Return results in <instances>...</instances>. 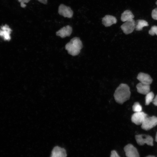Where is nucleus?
Wrapping results in <instances>:
<instances>
[{"instance_id": "nucleus-27", "label": "nucleus", "mask_w": 157, "mask_h": 157, "mask_svg": "<svg viewBox=\"0 0 157 157\" xmlns=\"http://www.w3.org/2000/svg\"><path fill=\"white\" fill-rule=\"evenodd\" d=\"M18 1L19 2H20L21 1H22V0H18Z\"/></svg>"}, {"instance_id": "nucleus-4", "label": "nucleus", "mask_w": 157, "mask_h": 157, "mask_svg": "<svg viewBox=\"0 0 157 157\" xmlns=\"http://www.w3.org/2000/svg\"><path fill=\"white\" fill-rule=\"evenodd\" d=\"M157 125V117L153 116L147 117L141 124V128L145 130H149Z\"/></svg>"}, {"instance_id": "nucleus-14", "label": "nucleus", "mask_w": 157, "mask_h": 157, "mask_svg": "<svg viewBox=\"0 0 157 157\" xmlns=\"http://www.w3.org/2000/svg\"><path fill=\"white\" fill-rule=\"evenodd\" d=\"M137 92L141 94L146 95L150 92L149 85L140 82L136 85Z\"/></svg>"}, {"instance_id": "nucleus-10", "label": "nucleus", "mask_w": 157, "mask_h": 157, "mask_svg": "<svg viewBox=\"0 0 157 157\" xmlns=\"http://www.w3.org/2000/svg\"><path fill=\"white\" fill-rule=\"evenodd\" d=\"M72 29L69 25H67L61 28L56 32L57 35L62 38H64L67 36H69L72 33Z\"/></svg>"}, {"instance_id": "nucleus-8", "label": "nucleus", "mask_w": 157, "mask_h": 157, "mask_svg": "<svg viewBox=\"0 0 157 157\" xmlns=\"http://www.w3.org/2000/svg\"><path fill=\"white\" fill-rule=\"evenodd\" d=\"M124 149L127 157H140L137 149L131 144H128L126 145Z\"/></svg>"}, {"instance_id": "nucleus-23", "label": "nucleus", "mask_w": 157, "mask_h": 157, "mask_svg": "<svg viewBox=\"0 0 157 157\" xmlns=\"http://www.w3.org/2000/svg\"><path fill=\"white\" fill-rule=\"evenodd\" d=\"M152 102L154 105L157 106V95L154 98Z\"/></svg>"}, {"instance_id": "nucleus-28", "label": "nucleus", "mask_w": 157, "mask_h": 157, "mask_svg": "<svg viewBox=\"0 0 157 157\" xmlns=\"http://www.w3.org/2000/svg\"><path fill=\"white\" fill-rule=\"evenodd\" d=\"M156 4L157 5V1L156 2Z\"/></svg>"}, {"instance_id": "nucleus-15", "label": "nucleus", "mask_w": 157, "mask_h": 157, "mask_svg": "<svg viewBox=\"0 0 157 157\" xmlns=\"http://www.w3.org/2000/svg\"><path fill=\"white\" fill-rule=\"evenodd\" d=\"M134 16L130 10H127L124 11L122 14L121 19L123 22L133 19Z\"/></svg>"}, {"instance_id": "nucleus-11", "label": "nucleus", "mask_w": 157, "mask_h": 157, "mask_svg": "<svg viewBox=\"0 0 157 157\" xmlns=\"http://www.w3.org/2000/svg\"><path fill=\"white\" fill-rule=\"evenodd\" d=\"M65 150L58 146L55 147L53 149L50 157H66Z\"/></svg>"}, {"instance_id": "nucleus-1", "label": "nucleus", "mask_w": 157, "mask_h": 157, "mask_svg": "<svg viewBox=\"0 0 157 157\" xmlns=\"http://www.w3.org/2000/svg\"><path fill=\"white\" fill-rule=\"evenodd\" d=\"M131 94L129 86L126 84L121 83L116 89L114 97L117 103L122 104L129 99Z\"/></svg>"}, {"instance_id": "nucleus-21", "label": "nucleus", "mask_w": 157, "mask_h": 157, "mask_svg": "<svg viewBox=\"0 0 157 157\" xmlns=\"http://www.w3.org/2000/svg\"><path fill=\"white\" fill-rule=\"evenodd\" d=\"M110 157H120V156L115 150H113L111 152Z\"/></svg>"}, {"instance_id": "nucleus-24", "label": "nucleus", "mask_w": 157, "mask_h": 157, "mask_svg": "<svg viewBox=\"0 0 157 157\" xmlns=\"http://www.w3.org/2000/svg\"><path fill=\"white\" fill-rule=\"evenodd\" d=\"M38 1L41 3L46 4L47 3V0H38Z\"/></svg>"}, {"instance_id": "nucleus-7", "label": "nucleus", "mask_w": 157, "mask_h": 157, "mask_svg": "<svg viewBox=\"0 0 157 157\" xmlns=\"http://www.w3.org/2000/svg\"><path fill=\"white\" fill-rule=\"evenodd\" d=\"M58 13L64 17L69 18H72L73 14V12L70 7L63 4L59 6Z\"/></svg>"}, {"instance_id": "nucleus-19", "label": "nucleus", "mask_w": 157, "mask_h": 157, "mask_svg": "<svg viewBox=\"0 0 157 157\" xmlns=\"http://www.w3.org/2000/svg\"><path fill=\"white\" fill-rule=\"evenodd\" d=\"M149 33L151 35H154L155 34L157 35V26H152L149 31Z\"/></svg>"}, {"instance_id": "nucleus-3", "label": "nucleus", "mask_w": 157, "mask_h": 157, "mask_svg": "<svg viewBox=\"0 0 157 157\" xmlns=\"http://www.w3.org/2000/svg\"><path fill=\"white\" fill-rule=\"evenodd\" d=\"M136 140L139 145H143L145 144L149 146L153 145V139L151 136L144 134H139L135 136Z\"/></svg>"}, {"instance_id": "nucleus-22", "label": "nucleus", "mask_w": 157, "mask_h": 157, "mask_svg": "<svg viewBox=\"0 0 157 157\" xmlns=\"http://www.w3.org/2000/svg\"><path fill=\"white\" fill-rule=\"evenodd\" d=\"M31 0H22L20 3V6L22 8H25L26 5L25 3H27Z\"/></svg>"}, {"instance_id": "nucleus-18", "label": "nucleus", "mask_w": 157, "mask_h": 157, "mask_svg": "<svg viewBox=\"0 0 157 157\" xmlns=\"http://www.w3.org/2000/svg\"><path fill=\"white\" fill-rule=\"evenodd\" d=\"M142 107L138 102H135L132 106V110L135 112L142 111Z\"/></svg>"}, {"instance_id": "nucleus-16", "label": "nucleus", "mask_w": 157, "mask_h": 157, "mask_svg": "<svg viewBox=\"0 0 157 157\" xmlns=\"http://www.w3.org/2000/svg\"><path fill=\"white\" fill-rule=\"evenodd\" d=\"M148 22L145 20L139 19L135 22V29L137 31H141L143 27L148 26Z\"/></svg>"}, {"instance_id": "nucleus-20", "label": "nucleus", "mask_w": 157, "mask_h": 157, "mask_svg": "<svg viewBox=\"0 0 157 157\" xmlns=\"http://www.w3.org/2000/svg\"><path fill=\"white\" fill-rule=\"evenodd\" d=\"M151 16L154 19L157 20V8L152 10L151 13Z\"/></svg>"}, {"instance_id": "nucleus-17", "label": "nucleus", "mask_w": 157, "mask_h": 157, "mask_svg": "<svg viewBox=\"0 0 157 157\" xmlns=\"http://www.w3.org/2000/svg\"><path fill=\"white\" fill-rule=\"evenodd\" d=\"M154 94L152 92H150L146 95L145 97V104L149 105L152 102L154 98Z\"/></svg>"}, {"instance_id": "nucleus-6", "label": "nucleus", "mask_w": 157, "mask_h": 157, "mask_svg": "<svg viewBox=\"0 0 157 157\" xmlns=\"http://www.w3.org/2000/svg\"><path fill=\"white\" fill-rule=\"evenodd\" d=\"M147 117V115L143 112H135L131 116V120L135 124L139 125L142 124Z\"/></svg>"}, {"instance_id": "nucleus-9", "label": "nucleus", "mask_w": 157, "mask_h": 157, "mask_svg": "<svg viewBox=\"0 0 157 157\" xmlns=\"http://www.w3.org/2000/svg\"><path fill=\"white\" fill-rule=\"evenodd\" d=\"M12 30L7 24L1 26L0 29V36L5 40L9 41L11 39L10 35Z\"/></svg>"}, {"instance_id": "nucleus-13", "label": "nucleus", "mask_w": 157, "mask_h": 157, "mask_svg": "<svg viewBox=\"0 0 157 157\" xmlns=\"http://www.w3.org/2000/svg\"><path fill=\"white\" fill-rule=\"evenodd\" d=\"M137 78L140 82L144 84L150 85L152 81V78L148 74L143 73H140Z\"/></svg>"}, {"instance_id": "nucleus-25", "label": "nucleus", "mask_w": 157, "mask_h": 157, "mask_svg": "<svg viewBox=\"0 0 157 157\" xmlns=\"http://www.w3.org/2000/svg\"><path fill=\"white\" fill-rule=\"evenodd\" d=\"M155 141L157 142V132L156 134V137H155Z\"/></svg>"}, {"instance_id": "nucleus-26", "label": "nucleus", "mask_w": 157, "mask_h": 157, "mask_svg": "<svg viewBox=\"0 0 157 157\" xmlns=\"http://www.w3.org/2000/svg\"><path fill=\"white\" fill-rule=\"evenodd\" d=\"M146 157H155L153 156L149 155V156H146Z\"/></svg>"}, {"instance_id": "nucleus-2", "label": "nucleus", "mask_w": 157, "mask_h": 157, "mask_svg": "<svg viewBox=\"0 0 157 157\" xmlns=\"http://www.w3.org/2000/svg\"><path fill=\"white\" fill-rule=\"evenodd\" d=\"M83 47V44L79 38L75 37L72 38L65 46L68 53L72 56L78 55Z\"/></svg>"}, {"instance_id": "nucleus-12", "label": "nucleus", "mask_w": 157, "mask_h": 157, "mask_svg": "<svg viewBox=\"0 0 157 157\" xmlns=\"http://www.w3.org/2000/svg\"><path fill=\"white\" fill-rule=\"evenodd\" d=\"M117 19L114 16L106 15L102 19V24L106 27H108L117 22Z\"/></svg>"}, {"instance_id": "nucleus-5", "label": "nucleus", "mask_w": 157, "mask_h": 157, "mask_svg": "<svg viewBox=\"0 0 157 157\" xmlns=\"http://www.w3.org/2000/svg\"><path fill=\"white\" fill-rule=\"evenodd\" d=\"M135 22L133 19L126 21L120 26L123 32L126 34L132 33L135 28Z\"/></svg>"}]
</instances>
